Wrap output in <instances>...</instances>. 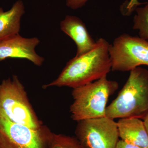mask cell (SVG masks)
<instances>
[{
    "instance_id": "11",
    "label": "cell",
    "mask_w": 148,
    "mask_h": 148,
    "mask_svg": "<svg viewBox=\"0 0 148 148\" xmlns=\"http://www.w3.org/2000/svg\"><path fill=\"white\" fill-rule=\"evenodd\" d=\"M24 13L25 6L21 0H17L6 11L0 7V41L19 34Z\"/></svg>"
},
{
    "instance_id": "2",
    "label": "cell",
    "mask_w": 148,
    "mask_h": 148,
    "mask_svg": "<svg viewBox=\"0 0 148 148\" xmlns=\"http://www.w3.org/2000/svg\"><path fill=\"white\" fill-rule=\"evenodd\" d=\"M148 112V70L138 67L130 71L118 96L107 106L106 116L143 119Z\"/></svg>"
},
{
    "instance_id": "13",
    "label": "cell",
    "mask_w": 148,
    "mask_h": 148,
    "mask_svg": "<svg viewBox=\"0 0 148 148\" xmlns=\"http://www.w3.org/2000/svg\"><path fill=\"white\" fill-rule=\"evenodd\" d=\"M48 148H84L76 138L51 132Z\"/></svg>"
},
{
    "instance_id": "14",
    "label": "cell",
    "mask_w": 148,
    "mask_h": 148,
    "mask_svg": "<svg viewBox=\"0 0 148 148\" xmlns=\"http://www.w3.org/2000/svg\"><path fill=\"white\" fill-rule=\"evenodd\" d=\"M88 0H66V5L68 8L77 10L85 5Z\"/></svg>"
},
{
    "instance_id": "5",
    "label": "cell",
    "mask_w": 148,
    "mask_h": 148,
    "mask_svg": "<svg viewBox=\"0 0 148 148\" xmlns=\"http://www.w3.org/2000/svg\"><path fill=\"white\" fill-rule=\"evenodd\" d=\"M109 54L112 71L126 72L142 65L148 66V41L123 34L110 44Z\"/></svg>"
},
{
    "instance_id": "4",
    "label": "cell",
    "mask_w": 148,
    "mask_h": 148,
    "mask_svg": "<svg viewBox=\"0 0 148 148\" xmlns=\"http://www.w3.org/2000/svg\"><path fill=\"white\" fill-rule=\"evenodd\" d=\"M0 110L12 121L34 129H40L24 86L16 75L0 84Z\"/></svg>"
},
{
    "instance_id": "1",
    "label": "cell",
    "mask_w": 148,
    "mask_h": 148,
    "mask_svg": "<svg viewBox=\"0 0 148 148\" xmlns=\"http://www.w3.org/2000/svg\"><path fill=\"white\" fill-rule=\"evenodd\" d=\"M110 45L105 39H99L96 41V45L93 49L71 59L58 77L44 86L45 88L55 86L74 88L107 76L112 71Z\"/></svg>"
},
{
    "instance_id": "10",
    "label": "cell",
    "mask_w": 148,
    "mask_h": 148,
    "mask_svg": "<svg viewBox=\"0 0 148 148\" xmlns=\"http://www.w3.org/2000/svg\"><path fill=\"white\" fill-rule=\"evenodd\" d=\"M117 125L121 140L142 148H148V133L144 121L140 119H119Z\"/></svg>"
},
{
    "instance_id": "9",
    "label": "cell",
    "mask_w": 148,
    "mask_h": 148,
    "mask_svg": "<svg viewBox=\"0 0 148 148\" xmlns=\"http://www.w3.org/2000/svg\"><path fill=\"white\" fill-rule=\"evenodd\" d=\"M61 30L74 41L77 47L75 56H80L93 49L96 45L83 21L77 16L67 15L60 23Z\"/></svg>"
},
{
    "instance_id": "8",
    "label": "cell",
    "mask_w": 148,
    "mask_h": 148,
    "mask_svg": "<svg viewBox=\"0 0 148 148\" xmlns=\"http://www.w3.org/2000/svg\"><path fill=\"white\" fill-rule=\"evenodd\" d=\"M40 40L37 37L26 38L17 34L0 41V61L8 58L27 59L37 66H41L45 58L36 52Z\"/></svg>"
},
{
    "instance_id": "17",
    "label": "cell",
    "mask_w": 148,
    "mask_h": 148,
    "mask_svg": "<svg viewBox=\"0 0 148 148\" xmlns=\"http://www.w3.org/2000/svg\"><path fill=\"white\" fill-rule=\"evenodd\" d=\"M143 120H144L143 121H144L145 127L147 132L148 133V112L146 115V116L145 117V118L143 119Z\"/></svg>"
},
{
    "instance_id": "7",
    "label": "cell",
    "mask_w": 148,
    "mask_h": 148,
    "mask_svg": "<svg viewBox=\"0 0 148 148\" xmlns=\"http://www.w3.org/2000/svg\"><path fill=\"white\" fill-rule=\"evenodd\" d=\"M76 138L84 148H116L119 140L117 122L107 116L79 121Z\"/></svg>"
},
{
    "instance_id": "6",
    "label": "cell",
    "mask_w": 148,
    "mask_h": 148,
    "mask_svg": "<svg viewBox=\"0 0 148 148\" xmlns=\"http://www.w3.org/2000/svg\"><path fill=\"white\" fill-rule=\"evenodd\" d=\"M50 133L12 121L0 110V148H48Z\"/></svg>"
},
{
    "instance_id": "15",
    "label": "cell",
    "mask_w": 148,
    "mask_h": 148,
    "mask_svg": "<svg viewBox=\"0 0 148 148\" xmlns=\"http://www.w3.org/2000/svg\"><path fill=\"white\" fill-rule=\"evenodd\" d=\"M116 148H142L138 146L132 145L130 143L125 142L123 140H119L118 142Z\"/></svg>"
},
{
    "instance_id": "3",
    "label": "cell",
    "mask_w": 148,
    "mask_h": 148,
    "mask_svg": "<svg viewBox=\"0 0 148 148\" xmlns=\"http://www.w3.org/2000/svg\"><path fill=\"white\" fill-rule=\"evenodd\" d=\"M115 81L105 76L93 82L73 88L74 102L70 108L73 120L77 122L106 116L110 96L118 89Z\"/></svg>"
},
{
    "instance_id": "12",
    "label": "cell",
    "mask_w": 148,
    "mask_h": 148,
    "mask_svg": "<svg viewBox=\"0 0 148 148\" xmlns=\"http://www.w3.org/2000/svg\"><path fill=\"white\" fill-rule=\"evenodd\" d=\"M135 10L137 14L133 18V29L139 30L140 38L148 41V3Z\"/></svg>"
},
{
    "instance_id": "16",
    "label": "cell",
    "mask_w": 148,
    "mask_h": 148,
    "mask_svg": "<svg viewBox=\"0 0 148 148\" xmlns=\"http://www.w3.org/2000/svg\"><path fill=\"white\" fill-rule=\"evenodd\" d=\"M141 4L138 1V0H130L127 7V13L132 12L134 10L137 8L138 5Z\"/></svg>"
}]
</instances>
